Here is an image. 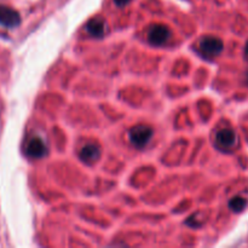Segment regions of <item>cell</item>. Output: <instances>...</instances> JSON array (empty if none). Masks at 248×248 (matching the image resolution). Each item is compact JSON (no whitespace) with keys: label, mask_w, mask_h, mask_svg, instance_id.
<instances>
[{"label":"cell","mask_w":248,"mask_h":248,"mask_svg":"<svg viewBox=\"0 0 248 248\" xmlns=\"http://www.w3.org/2000/svg\"><path fill=\"white\" fill-rule=\"evenodd\" d=\"M130 140L135 147L143 148L149 143L150 138L153 137L152 127L147 125H137L130 130Z\"/></svg>","instance_id":"cell-2"},{"label":"cell","mask_w":248,"mask_h":248,"mask_svg":"<svg viewBox=\"0 0 248 248\" xmlns=\"http://www.w3.org/2000/svg\"><path fill=\"white\" fill-rule=\"evenodd\" d=\"M246 82H247V85H248V75H247V80H246Z\"/></svg>","instance_id":"cell-12"},{"label":"cell","mask_w":248,"mask_h":248,"mask_svg":"<svg viewBox=\"0 0 248 248\" xmlns=\"http://www.w3.org/2000/svg\"><path fill=\"white\" fill-rule=\"evenodd\" d=\"M170 38H171V31L162 24H155L148 31V40L154 46L164 45L170 40Z\"/></svg>","instance_id":"cell-4"},{"label":"cell","mask_w":248,"mask_h":248,"mask_svg":"<svg viewBox=\"0 0 248 248\" xmlns=\"http://www.w3.org/2000/svg\"><path fill=\"white\" fill-rule=\"evenodd\" d=\"M21 23V16L16 10L5 5H0V26L15 28Z\"/></svg>","instance_id":"cell-5"},{"label":"cell","mask_w":248,"mask_h":248,"mask_svg":"<svg viewBox=\"0 0 248 248\" xmlns=\"http://www.w3.org/2000/svg\"><path fill=\"white\" fill-rule=\"evenodd\" d=\"M130 1L131 0H114V2H115L118 6H125V5H127Z\"/></svg>","instance_id":"cell-10"},{"label":"cell","mask_w":248,"mask_h":248,"mask_svg":"<svg viewBox=\"0 0 248 248\" xmlns=\"http://www.w3.org/2000/svg\"><path fill=\"white\" fill-rule=\"evenodd\" d=\"M216 144L225 152L232 150L237 145V135L232 128H223L216 136Z\"/></svg>","instance_id":"cell-3"},{"label":"cell","mask_w":248,"mask_h":248,"mask_svg":"<svg viewBox=\"0 0 248 248\" xmlns=\"http://www.w3.org/2000/svg\"><path fill=\"white\" fill-rule=\"evenodd\" d=\"M245 58H246V61L248 62V43H247L246 47H245Z\"/></svg>","instance_id":"cell-11"},{"label":"cell","mask_w":248,"mask_h":248,"mask_svg":"<svg viewBox=\"0 0 248 248\" xmlns=\"http://www.w3.org/2000/svg\"><path fill=\"white\" fill-rule=\"evenodd\" d=\"M199 48H200L202 56L207 58H213L222 53L224 45L220 39L215 38V36H206V38L201 39V41L199 43Z\"/></svg>","instance_id":"cell-1"},{"label":"cell","mask_w":248,"mask_h":248,"mask_svg":"<svg viewBox=\"0 0 248 248\" xmlns=\"http://www.w3.org/2000/svg\"><path fill=\"white\" fill-rule=\"evenodd\" d=\"M47 153L45 142L40 137H33L28 140L26 145V154L31 159H41Z\"/></svg>","instance_id":"cell-6"},{"label":"cell","mask_w":248,"mask_h":248,"mask_svg":"<svg viewBox=\"0 0 248 248\" xmlns=\"http://www.w3.org/2000/svg\"><path fill=\"white\" fill-rule=\"evenodd\" d=\"M99 157H101V148L97 144H87L80 150V159L85 164H94L96 161H98Z\"/></svg>","instance_id":"cell-7"},{"label":"cell","mask_w":248,"mask_h":248,"mask_svg":"<svg viewBox=\"0 0 248 248\" xmlns=\"http://www.w3.org/2000/svg\"><path fill=\"white\" fill-rule=\"evenodd\" d=\"M86 31L94 38H102L106 33V22L101 17H94L87 22Z\"/></svg>","instance_id":"cell-8"},{"label":"cell","mask_w":248,"mask_h":248,"mask_svg":"<svg viewBox=\"0 0 248 248\" xmlns=\"http://www.w3.org/2000/svg\"><path fill=\"white\" fill-rule=\"evenodd\" d=\"M247 206L246 199L241 198V196H235L232 200L229 201V207L232 212L240 213L245 210V207Z\"/></svg>","instance_id":"cell-9"}]
</instances>
